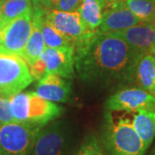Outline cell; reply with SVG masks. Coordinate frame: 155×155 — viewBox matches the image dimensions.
I'll return each mask as SVG.
<instances>
[{
    "label": "cell",
    "instance_id": "6da1fadb",
    "mask_svg": "<svg viewBox=\"0 0 155 155\" xmlns=\"http://www.w3.org/2000/svg\"><path fill=\"white\" fill-rule=\"evenodd\" d=\"M117 33H100L82 54L75 58L78 76L103 86L131 82L140 56Z\"/></svg>",
    "mask_w": 155,
    "mask_h": 155
},
{
    "label": "cell",
    "instance_id": "5b68a950",
    "mask_svg": "<svg viewBox=\"0 0 155 155\" xmlns=\"http://www.w3.org/2000/svg\"><path fill=\"white\" fill-rule=\"evenodd\" d=\"M29 67L22 56L0 52V96L10 99L33 82Z\"/></svg>",
    "mask_w": 155,
    "mask_h": 155
},
{
    "label": "cell",
    "instance_id": "7c38bea8",
    "mask_svg": "<svg viewBox=\"0 0 155 155\" xmlns=\"http://www.w3.org/2000/svg\"><path fill=\"white\" fill-rule=\"evenodd\" d=\"M140 54L155 55V24L140 22L117 33Z\"/></svg>",
    "mask_w": 155,
    "mask_h": 155
},
{
    "label": "cell",
    "instance_id": "30bf717a",
    "mask_svg": "<svg viewBox=\"0 0 155 155\" xmlns=\"http://www.w3.org/2000/svg\"><path fill=\"white\" fill-rule=\"evenodd\" d=\"M67 132L61 122L41 129L29 155H65Z\"/></svg>",
    "mask_w": 155,
    "mask_h": 155
},
{
    "label": "cell",
    "instance_id": "7a4b0ae2",
    "mask_svg": "<svg viewBox=\"0 0 155 155\" xmlns=\"http://www.w3.org/2000/svg\"><path fill=\"white\" fill-rule=\"evenodd\" d=\"M130 114L118 115L117 111L109 110L106 113L104 144L109 155H144L147 151L134 127Z\"/></svg>",
    "mask_w": 155,
    "mask_h": 155
},
{
    "label": "cell",
    "instance_id": "9c48e42d",
    "mask_svg": "<svg viewBox=\"0 0 155 155\" xmlns=\"http://www.w3.org/2000/svg\"><path fill=\"white\" fill-rule=\"evenodd\" d=\"M142 22L124 5L123 0H104V17L98 31L101 34L119 33Z\"/></svg>",
    "mask_w": 155,
    "mask_h": 155
},
{
    "label": "cell",
    "instance_id": "ac0fdd59",
    "mask_svg": "<svg viewBox=\"0 0 155 155\" xmlns=\"http://www.w3.org/2000/svg\"><path fill=\"white\" fill-rule=\"evenodd\" d=\"M31 0H1L0 25L32 11Z\"/></svg>",
    "mask_w": 155,
    "mask_h": 155
},
{
    "label": "cell",
    "instance_id": "ba28073f",
    "mask_svg": "<svg viewBox=\"0 0 155 155\" xmlns=\"http://www.w3.org/2000/svg\"><path fill=\"white\" fill-rule=\"evenodd\" d=\"M109 111L134 113L140 110H155V97L142 88H127L118 91L107 99Z\"/></svg>",
    "mask_w": 155,
    "mask_h": 155
},
{
    "label": "cell",
    "instance_id": "cb8c5ba5",
    "mask_svg": "<svg viewBox=\"0 0 155 155\" xmlns=\"http://www.w3.org/2000/svg\"><path fill=\"white\" fill-rule=\"evenodd\" d=\"M33 8L48 11L51 10V0H31Z\"/></svg>",
    "mask_w": 155,
    "mask_h": 155
},
{
    "label": "cell",
    "instance_id": "5bb4252c",
    "mask_svg": "<svg viewBox=\"0 0 155 155\" xmlns=\"http://www.w3.org/2000/svg\"><path fill=\"white\" fill-rule=\"evenodd\" d=\"M134 79L141 88L155 97V55L143 54L140 56L135 67Z\"/></svg>",
    "mask_w": 155,
    "mask_h": 155
},
{
    "label": "cell",
    "instance_id": "7402d4cb",
    "mask_svg": "<svg viewBox=\"0 0 155 155\" xmlns=\"http://www.w3.org/2000/svg\"><path fill=\"white\" fill-rule=\"evenodd\" d=\"M82 0H51V9L57 11H77Z\"/></svg>",
    "mask_w": 155,
    "mask_h": 155
},
{
    "label": "cell",
    "instance_id": "277c9868",
    "mask_svg": "<svg viewBox=\"0 0 155 155\" xmlns=\"http://www.w3.org/2000/svg\"><path fill=\"white\" fill-rule=\"evenodd\" d=\"M47 21L70 39L75 48V58L82 54L100 32L91 30L84 22L78 11H63L51 9L45 13Z\"/></svg>",
    "mask_w": 155,
    "mask_h": 155
},
{
    "label": "cell",
    "instance_id": "8992f818",
    "mask_svg": "<svg viewBox=\"0 0 155 155\" xmlns=\"http://www.w3.org/2000/svg\"><path fill=\"white\" fill-rule=\"evenodd\" d=\"M40 130V127L22 122L2 125L0 155H29Z\"/></svg>",
    "mask_w": 155,
    "mask_h": 155
},
{
    "label": "cell",
    "instance_id": "e0dca14e",
    "mask_svg": "<svg viewBox=\"0 0 155 155\" xmlns=\"http://www.w3.org/2000/svg\"><path fill=\"white\" fill-rule=\"evenodd\" d=\"M32 22H33L32 32L28 39V43L25 47V49L22 54V58L28 63V67L38 61L46 48L44 39L38 23L33 19H32Z\"/></svg>",
    "mask_w": 155,
    "mask_h": 155
},
{
    "label": "cell",
    "instance_id": "52a82bcc",
    "mask_svg": "<svg viewBox=\"0 0 155 155\" xmlns=\"http://www.w3.org/2000/svg\"><path fill=\"white\" fill-rule=\"evenodd\" d=\"M32 28V11L0 25V52L22 56Z\"/></svg>",
    "mask_w": 155,
    "mask_h": 155
},
{
    "label": "cell",
    "instance_id": "d6986e66",
    "mask_svg": "<svg viewBox=\"0 0 155 155\" xmlns=\"http://www.w3.org/2000/svg\"><path fill=\"white\" fill-rule=\"evenodd\" d=\"M123 3L141 22H155V0H123Z\"/></svg>",
    "mask_w": 155,
    "mask_h": 155
},
{
    "label": "cell",
    "instance_id": "8fae6325",
    "mask_svg": "<svg viewBox=\"0 0 155 155\" xmlns=\"http://www.w3.org/2000/svg\"><path fill=\"white\" fill-rule=\"evenodd\" d=\"M41 58L45 61L47 73L57 74L66 79L75 75V49L72 48H45Z\"/></svg>",
    "mask_w": 155,
    "mask_h": 155
},
{
    "label": "cell",
    "instance_id": "2e32d148",
    "mask_svg": "<svg viewBox=\"0 0 155 155\" xmlns=\"http://www.w3.org/2000/svg\"><path fill=\"white\" fill-rule=\"evenodd\" d=\"M104 2V0H82L78 8V12L91 30H97L102 23Z\"/></svg>",
    "mask_w": 155,
    "mask_h": 155
},
{
    "label": "cell",
    "instance_id": "d4e9b609",
    "mask_svg": "<svg viewBox=\"0 0 155 155\" xmlns=\"http://www.w3.org/2000/svg\"><path fill=\"white\" fill-rule=\"evenodd\" d=\"M152 155H155V147H154V148H153V152Z\"/></svg>",
    "mask_w": 155,
    "mask_h": 155
},
{
    "label": "cell",
    "instance_id": "ffe728a7",
    "mask_svg": "<svg viewBox=\"0 0 155 155\" xmlns=\"http://www.w3.org/2000/svg\"><path fill=\"white\" fill-rule=\"evenodd\" d=\"M76 155H104L97 139L90 136L85 140Z\"/></svg>",
    "mask_w": 155,
    "mask_h": 155
},
{
    "label": "cell",
    "instance_id": "484cf974",
    "mask_svg": "<svg viewBox=\"0 0 155 155\" xmlns=\"http://www.w3.org/2000/svg\"><path fill=\"white\" fill-rule=\"evenodd\" d=\"M1 127H2V123L0 122V129H1Z\"/></svg>",
    "mask_w": 155,
    "mask_h": 155
},
{
    "label": "cell",
    "instance_id": "9a60e30c",
    "mask_svg": "<svg viewBox=\"0 0 155 155\" xmlns=\"http://www.w3.org/2000/svg\"><path fill=\"white\" fill-rule=\"evenodd\" d=\"M132 123L147 149L155 138V110H140L134 112L132 116Z\"/></svg>",
    "mask_w": 155,
    "mask_h": 155
},
{
    "label": "cell",
    "instance_id": "44dd1931",
    "mask_svg": "<svg viewBox=\"0 0 155 155\" xmlns=\"http://www.w3.org/2000/svg\"><path fill=\"white\" fill-rule=\"evenodd\" d=\"M0 122L2 125L15 122V118L11 111V101L0 96Z\"/></svg>",
    "mask_w": 155,
    "mask_h": 155
},
{
    "label": "cell",
    "instance_id": "4316f807",
    "mask_svg": "<svg viewBox=\"0 0 155 155\" xmlns=\"http://www.w3.org/2000/svg\"><path fill=\"white\" fill-rule=\"evenodd\" d=\"M154 24H155V22H154Z\"/></svg>",
    "mask_w": 155,
    "mask_h": 155
},
{
    "label": "cell",
    "instance_id": "603a6c76",
    "mask_svg": "<svg viewBox=\"0 0 155 155\" xmlns=\"http://www.w3.org/2000/svg\"><path fill=\"white\" fill-rule=\"evenodd\" d=\"M29 70L34 79L40 80L41 78L44 77V75L47 73L45 61L41 58H40L33 65L29 66Z\"/></svg>",
    "mask_w": 155,
    "mask_h": 155
},
{
    "label": "cell",
    "instance_id": "4fadbf2b",
    "mask_svg": "<svg viewBox=\"0 0 155 155\" xmlns=\"http://www.w3.org/2000/svg\"><path fill=\"white\" fill-rule=\"evenodd\" d=\"M35 90L41 97L51 102L67 103L72 95L71 83L53 73H46L38 80Z\"/></svg>",
    "mask_w": 155,
    "mask_h": 155
},
{
    "label": "cell",
    "instance_id": "3957f363",
    "mask_svg": "<svg viewBox=\"0 0 155 155\" xmlns=\"http://www.w3.org/2000/svg\"><path fill=\"white\" fill-rule=\"evenodd\" d=\"M11 111L16 122L42 127L62 115V108L41 97L36 92H19L11 98Z\"/></svg>",
    "mask_w": 155,
    "mask_h": 155
}]
</instances>
